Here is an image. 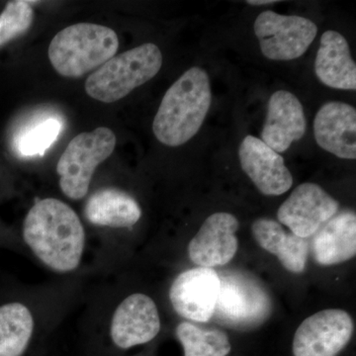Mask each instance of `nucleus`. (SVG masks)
<instances>
[{"label": "nucleus", "mask_w": 356, "mask_h": 356, "mask_svg": "<svg viewBox=\"0 0 356 356\" xmlns=\"http://www.w3.org/2000/svg\"><path fill=\"white\" fill-rule=\"evenodd\" d=\"M307 122L298 98L287 90H278L269 98L261 140L276 153L286 152L305 135Z\"/></svg>", "instance_id": "obj_14"}, {"label": "nucleus", "mask_w": 356, "mask_h": 356, "mask_svg": "<svg viewBox=\"0 0 356 356\" xmlns=\"http://www.w3.org/2000/svg\"><path fill=\"white\" fill-rule=\"evenodd\" d=\"M315 72L321 83L341 90H355L356 65L350 44L339 32L325 31L321 38L315 60Z\"/></svg>", "instance_id": "obj_16"}, {"label": "nucleus", "mask_w": 356, "mask_h": 356, "mask_svg": "<svg viewBox=\"0 0 356 356\" xmlns=\"http://www.w3.org/2000/svg\"><path fill=\"white\" fill-rule=\"evenodd\" d=\"M212 102L209 76L199 67L185 72L166 91L153 131L159 142L179 147L200 130Z\"/></svg>", "instance_id": "obj_2"}, {"label": "nucleus", "mask_w": 356, "mask_h": 356, "mask_svg": "<svg viewBox=\"0 0 356 356\" xmlns=\"http://www.w3.org/2000/svg\"><path fill=\"white\" fill-rule=\"evenodd\" d=\"M22 236L33 254L54 273H74L83 261L86 229L76 211L62 200L37 201L26 215Z\"/></svg>", "instance_id": "obj_1"}, {"label": "nucleus", "mask_w": 356, "mask_h": 356, "mask_svg": "<svg viewBox=\"0 0 356 356\" xmlns=\"http://www.w3.org/2000/svg\"><path fill=\"white\" fill-rule=\"evenodd\" d=\"M339 204L315 184H300L280 206L277 218L291 233L303 238L315 235L336 216Z\"/></svg>", "instance_id": "obj_9"}, {"label": "nucleus", "mask_w": 356, "mask_h": 356, "mask_svg": "<svg viewBox=\"0 0 356 356\" xmlns=\"http://www.w3.org/2000/svg\"><path fill=\"white\" fill-rule=\"evenodd\" d=\"M62 131V124L55 118L47 119L29 130L17 140V149L24 156H43L56 142Z\"/></svg>", "instance_id": "obj_23"}, {"label": "nucleus", "mask_w": 356, "mask_h": 356, "mask_svg": "<svg viewBox=\"0 0 356 356\" xmlns=\"http://www.w3.org/2000/svg\"><path fill=\"white\" fill-rule=\"evenodd\" d=\"M241 166L262 194L280 196L293 185L284 159L259 138L247 136L238 149Z\"/></svg>", "instance_id": "obj_13"}, {"label": "nucleus", "mask_w": 356, "mask_h": 356, "mask_svg": "<svg viewBox=\"0 0 356 356\" xmlns=\"http://www.w3.org/2000/svg\"><path fill=\"white\" fill-rule=\"evenodd\" d=\"M280 1H274V0H248L247 3L250 6H269V4L277 3Z\"/></svg>", "instance_id": "obj_24"}, {"label": "nucleus", "mask_w": 356, "mask_h": 356, "mask_svg": "<svg viewBox=\"0 0 356 356\" xmlns=\"http://www.w3.org/2000/svg\"><path fill=\"white\" fill-rule=\"evenodd\" d=\"M312 250L315 261L321 266H334L355 257V213L346 211L325 222L314 235Z\"/></svg>", "instance_id": "obj_17"}, {"label": "nucleus", "mask_w": 356, "mask_h": 356, "mask_svg": "<svg viewBox=\"0 0 356 356\" xmlns=\"http://www.w3.org/2000/svg\"><path fill=\"white\" fill-rule=\"evenodd\" d=\"M177 337L184 356H227L231 353L228 334L220 330H203L182 322L177 325Z\"/></svg>", "instance_id": "obj_21"}, {"label": "nucleus", "mask_w": 356, "mask_h": 356, "mask_svg": "<svg viewBox=\"0 0 356 356\" xmlns=\"http://www.w3.org/2000/svg\"><path fill=\"white\" fill-rule=\"evenodd\" d=\"M318 147L339 159H356V110L348 103L330 102L323 105L314 121Z\"/></svg>", "instance_id": "obj_15"}, {"label": "nucleus", "mask_w": 356, "mask_h": 356, "mask_svg": "<svg viewBox=\"0 0 356 356\" xmlns=\"http://www.w3.org/2000/svg\"><path fill=\"white\" fill-rule=\"evenodd\" d=\"M254 33L264 57L292 60L306 53L317 36L318 27L308 18L267 10L257 16Z\"/></svg>", "instance_id": "obj_7"}, {"label": "nucleus", "mask_w": 356, "mask_h": 356, "mask_svg": "<svg viewBox=\"0 0 356 356\" xmlns=\"http://www.w3.org/2000/svg\"><path fill=\"white\" fill-rule=\"evenodd\" d=\"M219 292V274L213 268L196 267L173 280L170 300L180 317L206 323L214 315Z\"/></svg>", "instance_id": "obj_10"}, {"label": "nucleus", "mask_w": 356, "mask_h": 356, "mask_svg": "<svg viewBox=\"0 0 356 356\" xmlns=\"http://www.w3.org/2000/svg\"><path fill=\"white\" fill-rule=\"evenodd\" d=\"M161 327L158 307L154 300L142 293H134L115 309L109 334L117 348L129 350L153 341Z\"/></svg>", "instance_id": "obj_11"}, {"label": "nucleus", "mask_w": 356, "mask_h": 356, "mask_svg": "<svg viewBox=\"0 0 356 356\" xmlns=\"http://www.w3.org/2000/svg\"><path fill=\"white\" fill-rule=\"evenodd\" d=\"M34 20V11L29 2L15 0L6 4L0 14V47L24 34Z\"/></svg>", "instance_id": "obj_22"}, {"label": "nucleus", "mask_w": 356, "mask_h": 356, "mask_svg": "<svg viewBox=\"0 0 356 356\" xmlns=\"http://www.w3.org/2000/svg\"><path fill=\"white\" fill-rule=\"evenodd\" d=\"M255 241L269 254L275 255L285 269L302 273L308 261V238L286 233L277 222L267 218L255 220L252 226Z\"/></svg>", "instance_id": "obj_18"}, {"label": "nucleus", "mask_w": 356, "mask_h": 356, "mask_svg": "<svg viewBox=\"0 0 356 356\" xmlns=\"http://www.w3.org/2000/svg\"><path fill=\"white\" fill-rule=\"evenodd\" d=\"M161 65L163 55L159 47L140 44L112 58L90 74L86 81V93L100 102H118L154 79Z\"/></svg>", "instance_id": "obj_4"}, {"label": "nucleus", "mask_w": 356, "mask_h": 356, "mask_svg": "<svg viewBox=\"0 0 356 356\" xmlns=\"http://www.w3.org/2000/svg\"><path fill=\"white\" fill-rule=\"evenodd\" d=\"M34 329V316L25 304L11 302L0 306V356H22Z\"/></svg>", "instance_id": "obj_20"}, {"label": "nucleus", "mask_w": 356, "mask_h": 356, "mask_svg": "<svg viewBox=\"0 0 356 356\" xmlns=\"http://www.w3.org/2000/svg\"><path fill=\"white\" fill-rule=\"evenodd\" d=\"M118 48V36L111 28L77 23L54 37L48 55L58 74L79 79L111 60Z\"/></svg>", "instance_id": "obj_3"}, {"label": "nucleus", "mask_w": 356, "mask_h": 356, "mask_svg": "<svg viewBox=\"0 0 356 356\" xmlns=\"http://www.w3.org/2000/svg\"><path fill=\"white\" fill-rule=\"evenodd\" d=\"M238 228L240 222L229 213L211 215L189 243V259L199 267L226 266L238 250L236 233Z\"/></svg>", "instance_id": "obj_12"}, {"label": "nucleus", "mask_w": 356, "mask_h": 356, "mask_svg": "<svg viewBox=\"0 0 356 356\" xmlns=\"http://www.w3.org/2000/svg\"><path fill=\"white\" fill-rule=\"evenodd\" d=\"M220 292L213 317L238 330L254 329L270 317V295L257 278L242 271L219 275Z\"/></svg>", "instance_id": "obj_5"}, {"label": "nucleus", "mask_w": 356, "mask_h": 356, "mask_svg": "<svg viewBox=\"0 0 356 356\" xmlns=\"http://www.w3.org/2000/svg\"><path fill=\"white\" fill-rule=\"evenodd\" d=\"M115 146L116 136L105 127L79 134L70 140L57 165L58 184L65 196L74 201L86 197L96 168L111 156Z\"/></svg>", "instance_id": "obj_6"}, {"label": "nucleus", "mask_w": 356, "mask_h": 356, "mask_svg": "<svg viewBox=\"0 0 356 356\" xmlns=\"http://www.w3.org/2000/svg\"><path fill=\"white\" fill-rule=\"evenodd\" d=\"M84 216L95 226L130 228L140 221L142 209L127 192L103 188L95 192L86 201Z\"/></svg>", "instance_id": "obj_19"}, {"label": "nucleus", "mask_w": 356, "mask_h": 356, "mask_svg": "<svg viewBox=\"0 0 356 356\" xmlns=\"http://www.w3.org/2000/svg\"><path fill=\"white\" fill-rule=\"evenodd\" d=\"M353 321L350 314L329 309L314 314L299 325L293 339L294 356H337L350 343Z\"/></svg>", "instance_id": "obj_8"}]
</instances>
